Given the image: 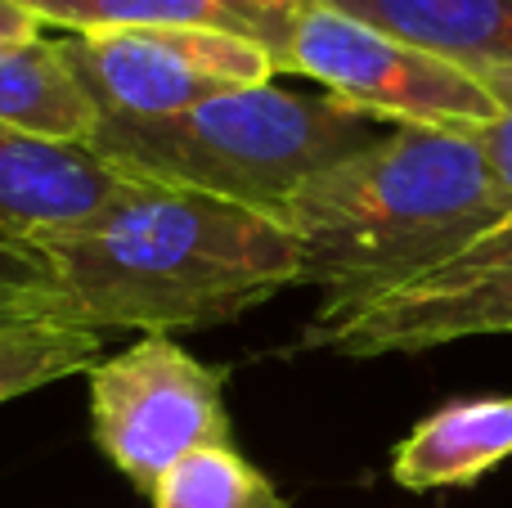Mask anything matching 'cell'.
Returning <instances> with one entry per match:
<instances>
[{"label":"cell","mask_w":512,"mask_h":508,"mask_svg":"<svg viewBox=\"0 0 512 508\" xmlns=\"http://www.w3.org/2000/svg\"><path fill=\"white\" fill-rule=\"evenodd\" d=\"M59 45L99 117L122 122L189 113L230 90L270 86L279 72L261 45L207 27H122L63 36Z\"/></svg>","instance_id":"cell-7"},{"label":"cell","mask_w":512,"mask_h":508,"mask_svg":"<svg viewBox=\"0 0 512 508\" xmlns=\"http://www.w3.org/2000/svg\"><path fill=\"white\" fill-rule=\"evenodd\" d=\"M391 126L333 95L248 86L153 122L99 117L86 149L135 185L225 198L279 221L283 203L324 167L382 140Z\"/></svg>","instance_id":"cell-3"},{"label":"cell","mask_w":512,"mask_h":508,"mask_svg":"<svg viewBox=\"0 0 512 508\" xmlns=\"http://www.w3.org/2000/svg\"><path fill=\"white\" fill-rule=\"evenodd\" d=\"M279 72H297L382 126L477 135L504 113L499 95L459 63L369 27L342 9L310 0L279 54Z\"/></svg>","instance_id":"cell-4"},{"label":"cell","mask_w":512,"mask_h":508,"mask_svg":"<svg viewBox=\"0 0 512 508\" xmlns=\"http://www.w3.org/2000/svg\"><path fill=\"white\" fill-rule=\"evenodd\" d=\"M41 27L81 32H122V27H207L261 45L279 68L297 18L310 0H18Z\"/></svg>","instance_id":"cell-9"},{"label":"cell","mask_w":512,"mask_h":508,"mask_svg":"<svg viewBox=\"0 0 512 508\" xmlns=\"http://www.w3.org/2000/svg\"><path fill=\"white\" fill-rule=\"evenodd\" d=\"M153 508H288L270 477L256 473L234 446H212L180 459L158 486Z\"/></svg>","instance_id":"cell-14"},{"label":"cell","mask_w":512,"mask_h":508,"mask_svg":"<svg viewBox=\"0 0 512 508\" xmlns=\"http://www.w3.org/2000/svg\"><path fill=\"white\" fill-rule=\"evenodd\" d=\"M369 27L490 77L512 72V0H324Z\"/></svg>","instance_id":"cell-11"},{"label":"cell","mask_w":512,"mask_h":508,"mask_svg":"<svg viewBox=\"0 0 512 508\" xmlns=\"http://www.w3.org/2000/svg\"><path fill=\"white\" fill-rule=\"evenodd\" d=\"M499 216L472 135L391 126L310 176L279 221L297 239L301 284L324 293L319 311H346L450 261Z\"/></svg>","instance_id":"cell-2"},{"label":"cell","mask_w":512,"mask_h":508,"mask_svg":"<svg viewBox=\"0 0 512 508\" xmlns=\"http://www.w3.org/2000/svg\"><path fill=\"white\" fill-rule=\"evenodd\" d=\"M0 126L63 144H90L99 108L72 77L63 45L36 36L0 50Z\"/></svg>","instance_id":"cell-12"},{"label":"cell","mask_w":512,"mask_h":508,"mask_svg":"<svg viewBox=\"0 0 512 508\" xmlns=\"http://www.w3.org/2000/svg\"><path fill=\"white\" fill-rule=\"evenodd\" d=\"M104 360V338L63 324L0 329V405L32 396L68 374H90Z\"/></svg>","instance_id":"cell-13"},{"label":"cell","mask_w":512,"mask_h":508,"mask_svg":"<svg viewBox=\"0 0 512 508\" xmlns=\"http://www.w3.org/2000/svg\"><path fill=\"white\" fill-rule=\"evenodd\" d=\"M45 27L27 14L18 0H0V50L5 45H23V41H36Z\"/></svg>","instance_id":"cell-17"},{"label":"cell","mask_w":512,"mask_h":508,"mask_svg":"<svg viewBox=\"0 0 512 508\" xmlns=\"http://www.w3.org/2000/svg\"><path fill=\"white\" fill-rule=\"evenodd\" d=\"M18 324H63L59 275L36 239L0 230V329Z\"/></svg>","instance_id":"cell-15"},{"label":"cell","mask_w":512,"mask_h":508,"mask_svg":"<svg viewBox=\"0 0 512 508\" xmlns=\"http://www.w3.org/2000/svg\"><path fill=\"white\" fill-rule=\"evenodd\" d=\"M490 333H512V212L427 275L346 311H315L297 351L346 360L418 356Z\"/></svg>","instance_id":"cell-6"},{"label":"cell","mask_w":512,"mask_h":508,"mask_svg":"<svg viewBox=\"0 0 512 508\" xmlns=\"http://www.w3.org/2000/svg\"><path fill=\"white\" fill-rule=\"evenodd\" d=\"M512 459V396H472L427 414L391 455V477L405 491L472 486Z\"/></svg>","instance_id":"cell-10"},{"label":"cell","mask_w":512,"mask_h":508,"mask_svg":"<svg viewBox=\"0 0 512 508\" xmlns=\"http://www.w3.org/2000/svg\"><path fill=\"white\" fill-rule=\"evenodd\" d=\"M131 180L95 158L86 144H63L0 126V230L41 239L86 221Z\"/></svg>","instance_id":"cell-8"},{"label":"cell","mask_w":512,"mask_h":508,"mask_svg":"<svg viewBox=\"0 0 512 508\" xmlns=\"http://www.w3.org/2000/svg\"><path fill=\"white\" fill-rule=\"evenodd\" d=\"M481 81L499 95L504 113H499L486 131L472 135V140H477L481 158H486L490 185H495V198H499V207H504V216H508L512 212V72H490V77H481Z\"/></svg>","instance_id":"cell-16"},{"label":"cell","mask_w":512,"mask_h":508,"mask_svg":"<svg viewBox=\"0 0 512 508\" xmlns=\"http://www.w3.org/2000/svg\"><path fill=\"white\" fill-rule=\"evenodd\" d=\"M36 243L59 275L63 324L99 338L198 333L301 284V252L283 221L135 180Z\"/></svg>","instance_id":"cell-1"},{"label":"cell","mask_w":512,"mask_h":508,"mask_svg":"<svg viewBox=\"0 0 512 508\" xmlns=\"http://www.w3.org/2000/svg\"><path fill=\"white\" fill-rule=\"evenodd\" d=\"M90 437L135 491L153 495L180 459L234 446L225 369L203 365L176 338L131 342L90 369Z\"/></svg>","instance_id":"cell-5"}]
</instances>
